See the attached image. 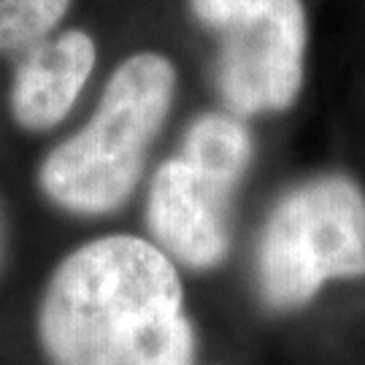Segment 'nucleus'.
<instances>
[{
  "instance_id": "0eeeda50",
  "label": "nucleus",
  "mask_w": 365,
  "mask_h": 365,
  "mask_svg": "<svg viewBox=\"0 0 365 365\" xmlns=\"http://www.w3.org/2000/svg\"><path fill=\"white\" fill-rule=\"evenodd\" d=\"M73 0H0V54L22 52L63 22Z\"/></svg>"
},
{
  "instance_id": "39448f33",
  "label": "nucleus",
  "mask_w": 365,
  "mask_h": 365,
  "mask_svg": "<svg viewBox=\"0 0 365 365\" xmlns=\"http://www.w3.org/2000/svg\"><path fill=\"white\" fill-rule=\"evenodd\" d=\"M220 41L217 87L235 114L284 111L306 68L309 25L300 0H187Z\"/></svg>"
},
{
  "instance_id": "f03ea898",
  "label": "nucleus",
  "mask_w": 365,
  "mask_h": 365,
  "mask_svg": "<svg viewBox=\"0 0 365 365\" xmlns=\"http://www.w3.org/2000/svg\"><path fill=\"white\" fill-rule=\"evenodd\" d=\"M173 92L176 68L165 54L128 57L111 73L90 122L43 160L38 173L43 192L76 214L119 209L141 179Z\"/></svg>"
},
{
  "instance_id": "20e7f679",
  "label": "nucleus",
  "mask_w": 365,
  "mask_h": 365,
  "mask_svg": "<svg viewBox=\"0 0 365 365\" xmlns=\"http://www.w3.org/2000/svg\"><path fill=\"white\" fill-rule=\"evenodd\" d=\"M252 160L249 130L227 114H203L187 130L182 155L152 179L146 220L173 257L211 268L227 252V203Z\"/></svg>"
},
{
  "instance_id": "f257e3e1",
  "label": "nucleus",
  "mask_w": 365,
  "mask_h": 365,
  "mask_svg": "<svg viewBox=\"0 0 365 365\" xmlns=\"http://www.w3.org/2000/svg\"><path fill=\"white\" fill-rule=\"evenodd\" d=\"M52 365H192L195 339L179 276L149 241L108 235L76 249L38 317Z\"/></svg>"
},
{
  "instance_id": "423d86ee",
  "label": "nucleus",
  "mask_w": 365,
  "mask_h": 365,
  "mask_svg": "<svg viewBox=\"0 0 365 365\" xmlns=\"http://www.w3.org/2000/svg\"><path fill=\"white\" fill-rule=\"evenodd\" d=\"M95 57V41L84 30H66L30 46L11 81L14 122L33 133L60 125L90 81Z\"/></svg>"
},
{
  "instance_id": "7ed1b4c3",
  "label": "nucleus",
  "mask_w": 365,
  "mask_h": 365,
  "mask_svg": "<svg viewBox=\"0 0 365 365\" xmlns=\"http://www.w3.org/2000/svg\"><path fill=\"white\" fill-rule=\"evenodd\" d=\"M365 274V195L346 176H319L279 200L265 222L257 282L268 306L298 309L330 279Z\"/></svg>"
}]
</instances>
